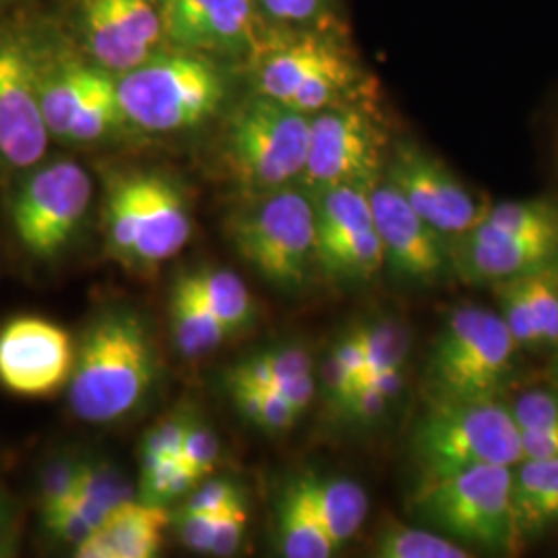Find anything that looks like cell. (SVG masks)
<instances>
[{
  "instance_id": "6da1fadb",
  "label": "cell",
  "mask_w": 558,
  "mask_h": 558,
  "mask_svg": "<svg viewBox=\"0 0 558 558\" xmlns=\"http://www.w3.org/2000/svg\"><path fill=\"white\" fill-rule=\"evenodd\" d=\"M21 20L50 137L71 147L131 137L117 75L87 57L59 17L21 13Z\"/></svg>"
},
{
  "instance_id": "7a4b0ae2",
  "label": "cell",
  "mask_w": 558,
  "mask_h": 558,
  "mask_svg": "<svg viewBox=\"0 0 558 558\" xmlns=\"http://www.w3.org/2000/svg\"><path fill=\"white\" fill-rule=\"evenodd\" d=\"M236 62L163 48L117 77L122 114L133 135L172 137L220 119L232 104Z\"/></svg>"
},
{
  "instance_id": "3957f363",
  "label": "cell",
  "mask_w": 558,
  "mask_h": 558,
  "mask_svg": "<svg viewBox=\"0 0 558 558\" xmlns=\"http://www.w3.org/2000/svg\"><path fill=\"white\" fill-rule=\"evenodd\" d=\"M242 69L248 75L251 92L306 117L368 96V71L336 23L274 25Z\"/></svg>"
},
{
  "instance_id": "277c9868",
  "label": "cell",
  "mask_w": 558,
  "mask_h": 558,
  "mask_svg": "<svg viewBox=\"0 0 558 558\" xmlns=\"http://www.w3.org/2000/svg\"><path fill=\"white\" fill-rule=\"evenodd\" d=\"M158 377V354L147 323L114 306L89 323L75 350L69 405L87 424H112L133 414Z\"/></svg>"
},
{
  "instance_id": "5b68a950",
  "label": "cell",
  "mask_w": 558,
  "mask_h": 558,
  "mask_svg": "<svg viewBox=\"0 0 558 558\" xmlns=\"http://www.w3.org/2000/svg\"><path fill=\"white\" fill-rule=\"evenodd\" d=\"M311 117L251 92L221 117L216 160L240 197L299 184L308 154Z\"/></svg>"
},
{
  "instance_id": "8992f818",
  "label": "cell",
  "mask_w": 558,
  "mask_h": 558,
  "mask_svg": "<svg viewBox=\"0 0 558 558\" xmlns=\"http://www.w3.org/2000/svg\"><path fill=\"white\" fill-rule=\"evenodd\" d=\"M226 234L236 255L281 292H299L315 269V205L302 184L242 197Z\"/></svg>"
},
{
  "instance_id": "52a82bcc",
  "label": "cell",
  "mask_w": 558,
  "mask_h": 558,
  "mask_svg": "<svg viewBox=\"0 0 558 558\" xmlns=\"http://www.w3.org/2000/svg\"><path fill=\"white\" fill-rule=\"evenodd\" d=\"M412 453L424 480L480 465L515 468L523 459L521 428L499 399H428Z\"/></svg>"
},
{
  "instance_id": "ba28073f",
  "label": "cell",
  "mask_w": 558,
  "mask_h": 558,
  "mask_svg": "<svg viewBox=\"0 0 558 558\" xmlns=\"http://www.w3.org/2000/svg\"><path fill=\"white\" fill-rule=\"evenodd\" d=\"M518 348L500 313L459 306L442 323L426 360L430 399H499Z\"/></svg>"
},
{
  "instance_id": "9c48e42d",
  "label": "cell",
  "mask_w": 558,
  "mask_h": 558,
  "mask_svg": "<svg viewBox=\"0 0 558 558\" xmlns=\"http://www.w3.org/2000/svg\"><path fill=\"white\" fill-rule=\"evenodd\" d=\"M513 468L480 465L424 480L416 511L437 532L459 544L513 550Z\"/></svg>"
},
{
  "instance_id": "30bf717a",
  "label": "cell",
  "mask_w": 558,
  "mask_h": 558,
  "mask_svg": "<svg viewBox=\"0 0 558 558\" xmlns=\"http://www.w3.org/2000/svg\"><path fill=\"white\" fill-rule=\"evenodd\" d=\"M389 151L383 119L368 96L331 106L311 117L300 184L311 193L341 184L373 186L385 174Z\"/></svg>"
},
{
  "instance_id": "8fae6325",
  "label": "cell",
  "mask_w": 558,
  "mask_h": 558,
  "mask_svg": "<svg viewBox=\"0 0 558 558\" xmlns=\"http://www.w3.org/2000/svg\"><path fill=\"white\" fill-rule=\"evenodd\" d=\"M92 199L94 180L77 160H44L23 172L11 199V223L25 253L40 260L64 253L87 218Z\"/></svg>"
},
{
  "instance_id": "7c38bea8",
  "label": "cell",
  "mask_w": 558,
  "mask_h": 558,
  "mask_svg": "<svg viewBox=\"0 0 558 558\" xmlns=\"http://www.w3.org/2000/svg\"><path fill=\"white\" fill-rule=\"evenodd\" d=\"M59 20L117 77L166 48L161 0H69Z\"/></svg>"
},
{
  "instance_id": "4fadbf2b",
  "label": "cell",
  "mask_w": 558,
  "mask_h": 558,
  "mask_svg": "<svg viewBox=\"0 0 558 558\" xmlns=\"http://www.w3.org/2000/svg\"><path fill=\"white\" fill-rule=\"evenodd\" d=\"M50 141L20 13L0 20V168L32 170L46 160Z\"/></svg>"
},
{
  "instance_id": "5bb4252c",
  "label": "cell",
  "mask_w": 558,
  "mask_h": 558,
  "mask_svg": "<svg viewBox=\"0 0 558 558\" xmlns=\"http://www.w3.org/2000/svg\"><path fill=\"white\" fill-rule=\"evenodd\" d=\"M166 48L209 54L244 66L274 23L257 0H161Z\"/></svg>"
},
{
  "instance_id": "9a60e30c",
  "label": "cell",
  "mask_w": 558,
  "mask_h": 558,
  "mask_svg": "<svg viewBox=\"0 0 558 558\" xmlns=\"http://www.w3.org/2000/svg\"><path fill=\"white\" fill-rule=\"evenodd\" d=\"M383 177L424 220L451 240L470 232L488 209V203L480 201L449 166L412 141L391 147Z\"/></svg>"
},
{
  "instance_id": "2e32d148",
  "label": "cell",
  "mask_w": 558,
  "mask_h": 558,
  "mask_svg": "<svg viewBox=\"0 0 558 558\" xmlns=\"http://www.w3.org/2000/svg\"><path fill=\"white\" fill-rule=\"evenodd\" d=\"M371 205L385 265L398 278L435 286L456 269L451 239L424 220L385 177L371 186Z\"/></svg>"
},
{
  "instance_id": "e0dca14e",
  "label": "cell",
  "mask_w": 558,
  "mask_h": 558,
  "mask_svg": "<svg viewBox=\"0 0 558 558\" xmlns=\"http://www.w3.org/2000/svg\"><path fill=\"white\" fill-rule=\"evenodd\" d=\"M75 366L71 336L52 320L15 317L0 327V387L27 399L57 396Z\"/></svg>"
},
{
  "instance_id": "ac0fdd59",
  "label": "cell",
  "mask_w": 558,
  "mask_h": 558,
  "mask_svg": "<svg viewBox=\"0 0 558 558\" xmlns=\"http://www.w3.org/2000/svg\"><path fill=\"white\" fill-rule=\"evenodd\" d=\"M140 236L133 269H156L186 246L193 220L179 180L147 168H140Z\"/></svg>"
},
{
  "instance_id": "d6986e66",
  "label": "cell",
  "mask_w": 558,
  "mask_h": 558,
  "mask_svg": "<svg viewBox=\"0 0 558 558\" xmlns=\"http://www.w3.org/2000/svg\"><path fill=\"white\" fill-rule=\"evenodd\" d=\"M168 525L170 513L163 505L129 500L73 550L80 558L156 557Z\"/></svg>"
},
{
  "instance_id": "ffe728a7",
  "label": "cell",
  "mask_w": 558,
  "mask_h": 558,
  "mask_svg": "<svg viewBox=\"0 0 558 558\" xmlns=\"http://www.w3.org/2000/svg\"><path fill=\"white\" fill-rule=\"evenodd\" d=\"M515 546L558 525V458L521 459L513 468Z\"/></svg>"
},
{
  "instance_id": "44dd1931",
  "label": "cell",
  "mask_w": 558,
  "mask_h": 558,
  "mask_svg": "<svg viewBox=\"0 0 558 558\" xmlns=\"http://www.w3.org/2000/svg\"><path fill=\"white\" fill-rule=\"evenodd\" d=\"M299 478L336 550L356 538L371 507L368 495L359 482L317 474H306Z\"/></svg>"
},
{
  "instance_id": "7402d4cb",
  "label": "cell",
  "mask_w": 558,
  "mask_h": 558,
  "mask_svg": "<svg viewBox=\"0 0 558 558\" xmlns=\"http://www.w3.org/2000/svg\"><path fill=\"white\" fill-rule=\"evenodd\" d=\"M140 216V168H112L104 179V242L108 257L129 269H133Z\"/></svg>"
},
{
  "instance_id": "603a6c76",
  "label": "cell",
  "mask_w": 558,
  "mask_h": 558,
  "mask_svg": "<svg viewBox=\"0 0 558 558\" xmlns=\"http://www.w3.org/2000/svg\"><path fill=\"white\" fill-rule=\"evenodd\" d=\"M170 327L180 356L199 360L216 352L234 333L199 299L191 283L179 276L170 294Z\"/></svg>"
},
{
  "instance_id": "cb8c5ba5",
  "label": "cell",
  "mask_w": 558,
  "mask_h": 558,
  "mask_svg": "<svg viewBox=\"0 0 558 558\" xmlns=\"http://www.w3.org/2000/svg\"><path fill=\"white\" fill-rule=\"evenodd\" d=\"M278 548L288 558H329L336 546L313 511L300 478L288 482L276 513Z\"/></svg>"
},
{
  "instance_id": "d4e9b609",
  "label": "cell",
  "mask_w": 558,
  "mask_h": 558,
  "mask_svg": "<svg viewBox=\"0 0 558 558\" xmlns=\"http://www.w3.org/2000/svg\"><path fill=\"white\" fill-rule=\"evenodd\" d=\"M182 276L232 333L251 325L255 317V300L234 271L223 267H199Z\"/></svg>"
},
{
  "instance_id": "484cf974",
  "label": "cell",
  "mask_w": 558,
  "mask_h": 558,
  "mask_svg": "<svg viewBox=\"0 0 558 558\" xmlns=\"http://www.w3.org/2000/svg\"><path fill=\"white\" fill-rule=\"evenodd\" d=\"M133 486L117 465L104 459H81L73 500L83 515L100 527L124 502L133 500Z\"/></svg>"
},
{
  "instance_id": "4316f807",
  "label": "cell",
  "mask_w": 558,
  "mask_h": 558,
  "mask_svg": "<svg viewBox=\"0 0 558 558\" xmlns=\"http://www.w3.org/2000/svg\"><path fill=\"white\" fill-rule=\"evenodd\" d=\"M474 228L505 236L558 239V203L546 197L502 201L499 205H488L484 218Z\"/></svg>"
},
{
  "instance_id": "83f0119b",
  "label": "cell",
  "mask_w": 558,
  "mask_h": 558,
  "mask_svg": "<svg viewBox=\"0 0 558 558\" xmlns=\"http://www.w3.org/2000/svg\"><path fill=\"white\" fill-rule=\"evenodd\" d=\"M375 557L379 558H470L468 546L440 532L405 523H389L375 538Z\"/></svg>"
},
{
  "instance_id": "f1b7e54d",
  "label": "cell",
  "mask_w": 558,
  "mask_h": 558,
  "mask_svg": "<svg viewBox=\"0 0 558 558\" xmlns=\"http://www.w3.org/2000/svg\"><path fill=\"white\" fill-rule=\"evenodd\" d=\"M356 331L362 350V371L356 383L375 377L389 368L405 366V360L410 354V331L405 329L403 323L396 319H379L360 325Z\"/></svg>"
},
{
  "instance_id": "f546056e",
  "label": "cell",
  "mask_w": 558,
  "mask_h": 558,
  "mask_svg": "<svg viewBox=\"0 0 558 558\" xmlns=\"http://www.w3.org/2000/svg\"><path fill=\"white\" fill-rule=\"evenodd\" d=\"M203 480L180 458H141V500L145 502L166 505L189 497Z\"/></svg>"
},
{
  "instance_id": "4dcf8cb0",
  "label": "cell",
  "mask_w": 558,
  "mask_h": 558,
  "mask_svg": "<svg viewBox=\"0 0 558 558\" xmlns=\"http://www.w3.org/2000/svg\"><path fill=\"white\" fill-rule=\"evenodd\" d=\"M403 389V368H389L375 377L360 380L350 391L338 412L343 418L359 424L377 422L387 414Z\"/></svg>"
},
{
  "instance_id": "1f68e13d",
  "label": "cell",
  "mask_w": 558,
  "mask_h": 558,
  "mask_svg": "<svg viewBox=\"0 0 558 558\" xmlns=\"http://www.w3.org/2000/svg\"><path fill=\"white\" fill-rule=\"evenodd\" d=\"M360 371H362V350H360L359 331L354 327L338 339V343L331 348L320 371V385H323L325 398L336 412L350 396L354 383L359 380Z\"/></svg>"
},
{
  "instance_id": "d6a6232c",
  "label": "cell",
  "mask_w": 558,
  "mask_h": 558,
  "mask_svg": "<svg viewBox=\"0 0 558 558\" xmlns=\"http://www.w3.org/2000/svg\"><path fill=\"white\" fill-rule=\"evenodd\" d=\"M538 327L542 345H558V260L519 276Z\"/></svg>"
},
{
  "instance_id": "836d02e7",
  "label": "cell",
  "mask_w": 558,
  "mask_h": 558,
  "mask_svg": "<svg viewBox=\"0 0 558 558\" xmlns=\"http://www.w3.org/2000/svg\"><path fill=\"white\" fill-rule=\"evenodd\" d=\"M495 294L500 302V317L505 320L507 329L515 339L519 348H538V327L532 315V308L527 304V296L523 290L521 278L502 279L493 283Z\"/></svg>"
},
{
  "instance_id": "e575fe53",
  "label": "cell",
  "mask_w": 558,
  "mask_h": 558,
  "mask_svg": "<svg viewBox=\"0 0 558 558\" xmlns=\"http://www.w3.org/2000/svg\"><path fill=\"white\" fill-rule=\"evenodd\" d=\"M260 13L278 27H313L333 23L331 0H257Z\"/></svg>"
},
{
  "instance_id": "d590c367",
  "label": "cell",
  "mask_w": 558,
  "mask_h": 558,
  "mask_svg": "<svg viewBox=\"0 0 558 558\" xmlns=\"http://www.w3.org/2000/svg\"><path fill=\"white\" fill-rule=\"evenodd\" d=\"M41 518H44L46 532L52 538L60 539L73 548H77L81 542H85L98 530L89 519L83 515L73 497L41 511Z\"/></svg>"
},
{
  "instance_id": "8d00e7d4",
  "label": "cell",
  "mask_w": 558,
  "mask_h": 558,
  "mask_svg": "<svg viewBox=\"0 0 558 558\" xmlns=\"http://www.w3.org/2000/svg\"><path fill=\"white\" fill-rule=\"evenodd\" d=\"M509 408L521 430H539L558 424V387L530 389Z\"/></svg>"
},
{
  "instance_id": "74e56055",
  "label": "cell",
  "mask_w": 558,
  "mask_h": 558,
  "mask_svg": "<svg viewBox=\"0 0 558 558\" xmlns=\"http://www.w3.org/2000/svg\"><path fill=\"white\" fill-rule=\"evenodd\" d=\"M80 465L81 459L69 458V456L48 461V465L41 470L40 484H38L41 511L75 495L77 480H80Z\"/></svg>"
},
{
  "instance_id": "f35d334b",
  "label": "cell",
  "mask_w": 558,
  "mask_h": 558,
  "mask_svg": "<svg viewBox=\"0 0 558 558\" xmlns=\"http://www.w3.org/2000/svg\"><path fill=\"white\" fill-rule=\"evenodd\" d=\"M191 424L193 418H189L186 414H172L168 418L160 420L156 426L147 430L143 439L141 458H180Z\"/></svg>"
},
{
  "instance_id": "ab89813d",
  "label": "cell",
  "mask_w": 558,
  "mask_h": 558,
  "mask_svg": "<svg viewBox=\"0 0 558 558\" xmlns=\"http://www.w3.org/2000/svg\"><path fill=\"white\" fill-rule=\"evenodd\" d=\"M220 439H218V435L209 426H205L203 422L193 420V424H191V428L186 433L184 445H182L180 459L184 463H189L199 476L207 478L214 472V468H216V463L220 459Z\"/></svg>"
},
{
  "instance_id": "60d3db41",
  "label": "cell",
  "mask_w": 558,
  "mask_h": 558,
  "mask_svg": "<svg viewBox=\"0 0 558 558\" xmlns=\"http://www.w3.org/2000/svg\"><path fill=\"white\" fill-rule=\"evenodd\" d=\"M244 500L239 484L232 480H203L199 486L186 497L182 511H201V513H221Z\"/></svg>"
},
{
  "instance_id": "b9f144b4",
  "label": "cell",
  "mask_w": 558,
  "mask_h": 558,
  "mask_svg": "<svg viewBox=\"0 0 558 558\" xmlns=\"http://www.w3.org/2000/svg\"><path fill=\"white\" fill-rule=\"evenodd\" d=\"M223 513V511H221ZM221 513H201V511H180L179 538L189 550L197 555H209L216 536L218 519Z\"/></svg>"
},
{
  "instance_id": "7bdbcfd3",
  "label": "cell",
  "mask_w": 558,
  "mask_h": 558,
  "mask_svg": "<svg viewBox=\"0 0 558 558\" xmlns=\"http://www.w3.org/2000/svg\"><path fill=\"white\" fill-rule=\"evenodd\" d=\"M246 523H248L246 500L226 509L218 519V527H216V536H214L209 555L211 557H232V555H236L242 538H244V532H246Z\"/></svg>"
},
{
  "instance_id": "ee69618b",
  "label": "cell",
  "mask_w": 558,
  "mask_h": 558,
  "mask_svg": "<svg viewBox=\"0 0 558 558\" xmlns=\"http://www.w3.org/2000/svg\"><path fill=\"white\" fill-rule=\"evenodd\" d=\"M259 354L263 362L269 366L276 383L313 373V360L302 345H279Z\"/></svg>"
},
{
  "instance_id": "f6af8a7d",
  "label": "cell",
  "mask_w": 558,
  "mask_h": 558,
  "mask_svg": "<svg viewBox=\"0 0 558 558\" xmlns=\"http://www.w3.org/2000/svg\"><path fill=\"white\" fill-rule=\"evenodd\" d=\"M523 459L558 458V424L539 430H521Z\"/></svg>"
},
{
  "instance_id": "bcb514c9",
  "label": "cell",
  "mask_w": 558,
  "mask_h": 558,
  "mask_svg": "<svg viewBox=\"0 0 558 558\" xmlns=\"http://www.w3.org/2000/svg\"><path fill=\"white\" fill-rule=\"evenodd\" d=\"M271 389H276L278 393L288 399L302 416L315 399L317 380H315V373H306V375H299V377H292V379L279 380Z\"/></svg>"
},
{
  "instance_id": "7dc6e473",
  "label": "cell",
  "mask_w": 558,
  "mask_h": 558,
  "mask_svg": "<svg viewBox=\"0 0 558 558\" xmlns=\"http://www.w3.org/2000/svg\"><path fill=\"white\" fill-rule=\"evenodd\" d=\"M9 521H17L15 515V505L9 499L2 488H0V523H9Z\"/></svg>"
},
{
  "instance_id": "c3c4849f",
  "label": "cell",
  "mask_w": 558,
  "mask_h": 558,
  "mask_svg": "<svg viewBox=\"0 0 558 558\" xmlns=\"http://www.w3.org/2000/svg\"><path fill=\"white\" fill-rule=\"evenodd\" d=\"M553 368H555V375H557V379H558V345H557V356H555V364H553Z\"/></svg>"
},
{
  "instance_id": "681fc988",
  "label": "cell",
  "mask_w": 558,
  "mask_h": 558,
  "mask_svg": "<svg viewBox=\"0 0 558 558\" xmlns=\"http://www.w3.org/2000/svg\"><path fill=\"white\" fill-rule=\"evenodd\" d=\"M0 2H11V0H0Z\"/></svg>"
}]
</instances>
